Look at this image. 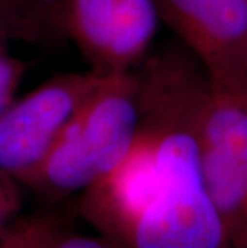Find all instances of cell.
Listing matches in <instances>:
<instances>
[{"label":"cell","mask_w":247,"mask_h":248,"mask_svg":"<svg viewBox=\"0 0 247 248\" xmlns=\"http://www.w3.org/2000/svg\"><path fill=\"white\" fill-rule=\"evenodd\" d=\"M159 23L156 0H115L101 72L133 71L148 56Z\"/></svg>","instance_id":"cell-6"},{"label":"cell","mask_w":247,"mask_h":248,"mask_svg":"<svg viewBox=\"0 0 247 248\" xmlns=\"http://www.w3.org/2000/svg\"><path fill=\"white\" fill-rule=\"evenodd\" d=\"M63 40L39 0H0V50L23 42L51 45Z\"/></svg>","instance_id":"cell-8"},{"label":"cell","mask_w":247,"mask_h":248,"mask_svg":"<svg viewBox=\"0 0 247 248\" xmlns=\"http://www.w3.org/2000/svg\"><path fill=\"white\" fill-rule=\"evenodd\" d=\"M65 40L101 72L115 0H39Z\"/></svg>","instance_id":"cell-7"},{"label":"cell","mask_w":247,"mask_h":248,"mask_svg":"<svg viewBox=\"0 0 247 248\" xmlns=\"http://www.w3.org/2000/svg\"><path fill=\"white\" fill-rule=\"evenodd\" d=\"M24 74V62L0 50V114L15 99V93Z\"/></svg>","instance_id":"cell-10"},{"label":"cell","mask_w":247,"mask_h":248,"mask_svg":"<svg viewBox=\"0 0 247 248\" xmlns=\"http://www.w3.org/2000/svg\"><path fill=\"white\" fill-rule=\"evenodd\" d=\"M61 224L51 216H33L0 231V248H50Z\"/></svg>","instance_id":"cell-9"},{"label":"cell","mask_w":247,"mask_h":248,"mask_svg":"<svg viewBox=\"0 0 247 248\" xmlns=\"http://www.w3.org/2000/svg\"><path fill=\"white\" fill-rule=\"evenodd\" d=\"M50 248H122V247L101 234L85 235V234H79V232L67 231L61 226L58 229L53 244H51Z\"/></svg>","instance_id":"cell-11"},{"label":"cell","mask_w":247,"mask_h":248,"mask_svg":"<svg viewBox=\"0 0 247 248\" xmlns=\"http://www.w3.org/2000/svg\"><path fill=\"white\" fill-rule=\"evenodd\" d=\"M161 21L177 34L212 80H247V0H156Z\"/></svg>","instance_id":"cell-5"},{"label":"cell","mask_w":247,"mask_h":248,"mask_svg":"<svg viewBox=\"0 0 247 248\" xmlns=\"http://www.w3.org/2000/svg\"><path fill=\"white\" fill-rule=\"evenodd\" d=\"M106 74H58L0 114V171L26 183L77 109Z\"/></svg>","instance_id":"cell-4"},{"label":"cell","mask_w":247,"mask_h":248,"mask_svg":"<svg viewBox=\"0 0 247 248\" xmlns=\"http://www.w3.org/2000/svg\"><path fill=\"white\" fill-rule=\"evenodd\" d=\"M138 125L135 72L106 74L24 184L55 199L82 194L127 155Z\"/></svg>","instance_id":"cell-2"},{"label":"cell","mask_w":247,"mask_h":248,"mask_svg":"<svg viewBox=\"0 0 247 248\" xmlns=\"http://www.w3.org/2000/svg\"><path fill=\"white\" fill-rule=\"evenodd\" d=\"M194 136L210 199L234 248H247V80L206 76Z\"/></svg>","instance_id":"cell-3"},{"label":"cell","mask_w":247,"mask_h":248,"mask_svg":"<svg viewBox=\"0 0 247 248\" xmlns=\"http://www.w3.org/2000/svg\"><path fill=\"white\" fill-rule=\"evenodd\" d=\"M140 125L127 155L85 189L82 218L122 248H234L204 183L194 114L206 72L165 48L133 69Z\"/></svg>","instance_id":"cell-1"},{"label":"cell","mask_w":247,"mask_h":248,"mask_svg":"<svg viewBox=\"0 0 247 248\" xmlns=\"http://www.w3.org/2000/svg\"><path fill=\"white\" fill-rule=\"evenodd\" d=\"M19 208V195L15 187V179L0 171V231L8 226V221Z\"/></svg>","instance_id":"cell-12"}]
</instances>
